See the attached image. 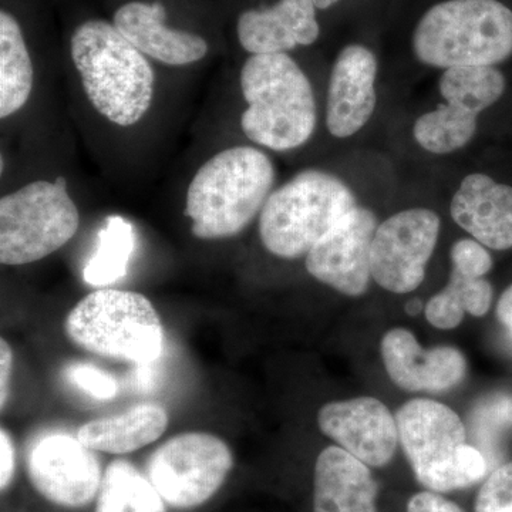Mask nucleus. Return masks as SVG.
Wrapping results in <instances>:
<instances>
[{
	"mask_svg": "<svg viewBox=\"0 0 512 512\" xmlns=\"http://www.w3.org/2000/svg\"><path fill=\"white\" fill-rule=\"evenodd\" d=\"M404 311L409 313L410 316H417L421 311H424V306L419 299H412V301L406 303Z\"/></svg>",
	"mask_w": 512,
	"mask_h": 512,
	"instance_id": "nucleus-36",
	"label": "nucleus"
},
{
	"mask_svg": "<svg viewBox=\"0 0 512 512\" xmlns=\"http://www.w3.org/2000/svg\"><path fill=\"white\" fill-rule=\"evenodd\" d=\"M356 208L355 195L338 177L302 171L269 195L259 214V235L272 255L301 258Z\"/></svg>",
	"mask_w": 512,
	"mask_h": 512,
	"instance_id": "nucleus-5",
	"label": "nucleus"
},
{
	"mask_svg": "<svg viewBox=\"0 0 512 512\" xmlns=\"http://www.w3.org/2000/svg\"><path fill=\"white\" fill-rule=\"evenodd\" d=\"M392 382L407 392H447L463 382L467 360L451 346L423 349L410 330H390L380 345Z\"/></svg>",
	"mask_w": 512,
	"mask_h": 512,
	"instance_id": "nucleus-16",
	"label": "nucleus"
},
{
	"mask_svg": "<svg viewBox=\"0 0 512 512\" xmlns=\"http://www.w3.org/2000/svg\"><path fill=\"white\" fill-rule=\"evenodd\" d=\"M407 512H463V510L439 494L420 493L410 498Z\"/></svg>",
	"mask_w": 512,
	"mask_h": 512,
	"instance_id": "nucleus-31",
	"label": "nucleus"
},
{
	"mask_svg": "<svg viewBox=\"0 0 512 512\" xmlns=\"http://www.w3.org/2000/svg\"><path fill=\"white\" fill-rule=\"evenodd\" d=\"M476 512H512V461L487 478L477 495Z\"/></svg>",
	"mask_w": 512,
	"mask_h": 512,
	"instance_id": "nucleus-28",
	"label": "nucleus"
},
{
	"mask_svg": "<svg viewBox=\"0 0 512 512\" xmlns=\"http://www.w3.org/2000/svg\"><path fill=\"white\" fill-rule=\"evenodd\" d=\"M451 272L464 278H484L493 268V258L476 239H460L450 251Z\"/></svg>",
	"mask_w": 512,
	"mask_h": 512,
	"instance_id": "nucleus-27",
	"label": "nucleus"
},
{
	"mask_svg": "<svg viewBox=\"0 0 512 512\" xmlns=\"http://www.w3.org/2000/svg\"><path fill=\"white\" fill-rule=\"evenodd\" d=\"M136 248V232L131 222L121 215H110L97 234V247L83 269L86 284L107 288L127 274L128 264Z\"/></svg>",
	"mask_w": 512,
	"mask_h": 512,
	"instance_id": "nucleus-23",
	"label": "nucleus"
},
{
	"mask_svg": "<svg viewBox=\"0 0 512 512\" xmlns=\"http://www.w3.org/2000/svg\"><path fill=\"white\" fill-rule=\"evenodd\" d=\"M463 305L447 288L434 295L424 306V315L430 325L441 330L457 328L464 319Z\"/></svg>",
	"mask_w": 512,
	"mask_h": 512,
	"instance_id": "nucleus-30",
	"label": "nucleus"
},
{
	"mask_svg": "<svg viewBox=\"0 0 512 512\" xmlns=\"http://www.w3.org/2000/svg\"><path fill=\"white\" fill-rule=\"evenodd\" d=\"M13 353L9 343L2 339L0 342V402L5 406L8 399L10 372H12Z\"/></svg>",
	"mask_w": 512,
	"mask_h": 512,
	"instance_id": "nucleus-33",
	"label": "nucleus"
},
{
	"mask_svg": "<svg viewBox=\"0 0 512 512\" xmlns=\"http://www.w3.org/2000/svg\"><path fill=\"white\" fill-rule=\"evenodd\" d=\"M477 114L456 104L441 103L417 119L413 127L414 140L431 154H451L466 147L477 131Z\"/></svg>",
	"mask_w": 512,
	"mask_h": 512,
	"instance_id": "nucleus-24",
	"label": "nucleus"
},
{
	"mask_svg": "<svg viewBox=\"0 0 512 512\" xmlns=\"http://www.w3.org/2000/svg\"><path fill=\"white\" fill-rule=\"evenodd\" d=\"M111 22L151 62L187 67L210 56L217 18L204 0H116Z\"/></svg>",
	"mask_w": 512,
	"mask_h": 512,
	"instance_id": "nucleus-8",
	"label": "nucleus"
},
{
	"mask_svg": "<svg viewBox=\"0 0 512 512\" xmlns=\"http://www.w3.org/2000/svg\"><path fill=\"white\" fill-rule=\"evenodd\" d=\"M377 59L362 45L340 50L330 73L326 124L336 138L362 130L376 109Z\"/></svg>",
	"mask_w": 512,
	"mask_h": 512,
	"instance_id": "nucleus-17",
	"label": "nucleus"
},
{
	"mask_svg": "<svg viewBox=\"0 0 512 512\" xmlns=\"http://www.w3.org/2000/svg\"><path fill=\"white\" fill-rule=\"evenodd\" d=\"M239 84L247 104L241 128L255 146L284 153L311 140L318 123L315 94L289 53L248 56Z\"/></svg>",
	"mask_w": 512,
	"mask_h": 512,
	"instance_id": "nucleus-3",
	"label": "nucleus"
},
{
	"mask_svg": "<svg viewBox=\"0 0 512 512\" xmlns=\"http://www.w3.org/2000/svg\"><path fill=\"white\" fill-rule=\"evenodd\" d=\"M446 103L480 116L505 92V77L495 67H454L444 70L439 84Z\"/></svg>",
	"mask_w": 512,
	"mask_h": 512,
	"instance_id": "nucleus-25",
	"label": "nucleus"
},
{
	"mask_svg": "<svg viewBox=\"0 0 512 512\" xmlns=\"http://www.w3.org/2000/svg\"><path fill=\"white\" fill-rule=\"evenodd\" d=\"M497 318L512 335V285L505 289L498 301Z\"/></svg>",
	"mask_w": 512,
	"mask_h": 512,
	"instance_id": "nucleus-34",
	"label": "nucleus"
},
{
	"mask_svg": "<svg viewBox=\"0 0 512 512\" xmlns=\"http://www.w3.org/2000/svg\"><path fill=\"white\" fill-rule=\"evenodd\" d=\"M168 414L158 404H138L126 413L83 424L77 439L94 451L109 454L133 453L163 436Z\"/></svg>",
	"mask_w": 512,
	"mask_h": 512,
	"instance_id": "nucleus-21",
	"label": "nucleus"
},
{
	"mask_svg": "<svg viewBox=\"0 0 512 512\" xmlns=\"http://www.w3.org/2000/svg\"><path fill=\"white\" fill-rule=\"evenodd\" d=\"M377 218L357 207L306 255L313 278L346 296H362L369 288L372 242Z\"/></svg>",
	"mask_w": 512,
	"mask_h": 512,
	"instance_id": "nucleus-13",
	"label": "nucleus"
},
{
	"mask_svg": "<svg viewBox=\"0 0 512 512\" xmlns=\"http://www.w3.org/2000/svg\"><path fill=\"white\" fill-rule=\"evenodd\" d=\"M441 221L436 212L412 208L397 212L377 227L370 268L376 284L386 291H416L439 241Z\"/></svg>",
	"mask_w": 512,
	"mask_h": 512,
	"instance_id": "nucleus-11",
	"label": "nucleus"
},
{
	"mask_svg": "<svg viewBox=\"0 0 512 512\" xmlns=\"http://www.w3.org/2000/svg\"><path fill=\"white\" fill-rule=\"evenodd\" d=\"M66 379L94 399L110 400L119 392L116 379L99 367L74 363L67 367Z\"/></svg>",
	"mask_w": 512,
	"mask_h": 512,
	"instance_id": "nucleus-29",
	"label": "nucleus"
},
{
	"mask_svg": "<svg viewBox=\"0 0 512 512\" xmlns=\"http://www.w3.org/2000/svg\"><path fill=\"white\" fill-rule=\"evenodd\" d=\"M234 466L225 441L207 433H184L165 441L151 454L147 477L174 508L207 503Z\"/></svg>",
	"mask_w": 512,
	"mask_h": 512,
	"instance_id": "nucleus-10",
	"label": "nucleus"
},
{
	"mask_svg": "<svg viewBox=\"0 0 512 512\" xmlns=\"http://www.w3.org/2000/svg\"><path fill=\"white\" fill-rule=\"evenodd\" d=\"M451 217L485 248H512V187L485 174L461 181L450 205Z\"/></svg>",
	"mask_w": 512,
	"mask_h": 512,
	"instance_id": "nucleus-18",
	"label": "nucleus"
},
{
	"mask_svg": "<svg viewBox=\"0 0 512 512\" xmlns=\"http://www.w3.org/2000/svg\"><path fill=\"white\" fill-rule=\"evenodd\" d=\"M26 468L37 493L66 508L92 503L103 480L94 450L67 433L37 437L28 448Z\"/></svg>",
	"mask_w": 512,
	"mask_h": 512,
	"instance_id": "nucleus-12",
	"label": "nucleus"
},
{
	"mask_svg": "<svg viewBox=\"0 0 512 512\" xmlns=\"http://www.w3.org/2000/svg\"><path fill=\"white\" fill-rule=\"evenodd\" d=\"M412 45L427 66L494 67L512 55V10L500 0H444L421 16Z\"/></svg>",
	"mask_w": 512,
	"mask_h": 512,
	"instance_id": "nucleus-4",
	"label": "nucleus"
},
{
	"mask_svg": "<svg viewBox=\"0 0 512 512\" xmlns=\"http://www.w3.org/2000/svg\"><path fill=\"white\" fill-rule=\"evenodd\" d=\"M396 423L414 476L429 490H460L487 474L483 453L468 446L463 420L446 404L412 400L400 407Z\"/></svg>",
	"mask_w": 512,
	"mask_h": 512,
	"instance_id": "nucleus-6",
	"label": "nucleus"
},
{
	"mask_svg": "<svg viewBox=\"0 0 512 512\" xmlns=\"http://www.w3.org/2000/svg\"><path fill=\"white\" fill-rule=\"evenodd\" d=\"M313 2H315L316 8H318V10H328L332 8V6H335L339 0H313Z\"/></svg>",
	"mask_w": 512,
	"mask_h": 512,
	"instance_id": "nucleus-37",
	"label": "nucleus"
},
{
	"mask_svg": "<svg viewBox=\"0 0 512 512\" xmlns=\"http://www.w3.org/2000/svg\"><path fill=\"white\" fill-rule=\"evenodd\" d=\"M79 227V208L64 178L32 181L0 200V262L42 261L63 248Z\"/></svg>",
	"mask_w": 512,
	"mask_h": 512,
	"instance_id": "nucleus-9",
	"label": "nucleus"
},
{
	"mask_svg": "<svg viewBox=\"0 0 512 512\" xmlns=\"http://www.w3.org/2000/svg\"><path fill=\"white\" fill-rule=\"evenodd\" d=\"M35 84L28 30L15 8L0 9V117L9 119L26 106Z\"/></svg>",
	"mask_w": 512,
	"mask_h": 512,
	"instance_id": "nucleus-20",
	"label": "nucleus"
},
{
	"mask_svg": "<svg viewBox=\"0 0 512 512\" xmlns=\"http://www.w3.org/2000/svg\"><path fill=\"white\" fill-rule=\"evenodd\" d=\"M69 55L93 109L117 127L146 117L156 94L153 63L110 19L87 18L69 35Z\"/></svg>",
	"mask_w": 512,
	"mask_h": 512,
	"instance_id": "nucleus-1",
	"label": "nucleus"
},
{
	"mask_svg": "<svg viewBox=\"0 0 512 512\" xmlns=\"http://www.w3.org/2000/svg\"><path fill=\"white\" fill-rule=\"evenodd\" d=\"M313 512H376L377 485L365 463L342 447L319 454Z\"/></svg>",
	"mask_w": 512,
	"mask_h": 512,
	"instance_id": "nucleus-19",
	"label": "nucleus"
},
{
	"mask_svg": "<svg viewBox=\"0 0 512 512\" xmlns=\"http://www.w3.org/2000/svg\"><path fill=\"white\" fill-rule=\"evenodd\" d=\"M318 423L325 436L370 467L386 466L399 443L396 419L375 397L326 404Z\"/></svg>",
	"mask_w": 512,
	"mask_h": 512,
	"instance_id": "nucleus-15",
	"label": "nucleus"
},
{
	"mask_svg": "<svg viewBox=\"0 0 512 512\" xmlns=\"http://www.w3.org/2000/svg\"><path fill=\"white\" fill-rule=\"evenodd\" d=\"M153 483L126 460L111 461L101 480L96 512H167Z\"/></svg>",
	"mask_w": 512,
	"mask_h": 512,
	"instance_id": "nucleus-22",
	"label": "nucleus"
},
{
	"mask_svg": "<svg viewBox=\"0 0 512 512\" xmlns=\"http://www.w3.org/2000/svg\"><path fill=\"white\" fill-rule=\"evenodd\" d=\"M239 47L252 55H279L316 43L320 36L313 0H272L247 5L234 19Z\"/></svg>",
	"mask_w": 512,
	"mask_h": 512,
	"instance_id": "nucleus-14",
	"label": "nucleus"
},
{
	"mask_svg": "<svg viewBox=\"0 0 512 512\" xmlns=\"http://www.w3.org/2000/svg\"><path fill=\"white\" fill-rule=\"evenodd\" d=\"M153 363L147 365H137L136 373H134V382L140 390H150L154 384V370L151 369Z\"/></svg>",
	"mask_w": 512,
	"mask_h": 512,
	"instance_id": "nucleus-35",
	"label": "nucleus"
},
{
	"mask_svg": "<svg viewBox=\"0 0 512 512\" xmlns=\"http://www.w3.org/2000/svg\"><path fill=\"white\" fill-rule=\"evenodd\" d=\"M16 453L8 431H0V487L6 490L15 476Z\"/></svg>",
	"mask_w": 512,
	"mask_h": 512,
	"instance_id": "nucleus-32",
	"label": "nucleus"
},
{
	"mask_svg": "<svg viewBox=\"0 0 512 512\" xmlns=\"http://www.w3.org/2000/svg\"><path fill=\"white\" fill-rule=\"evenodd\" d=\"M448 291L457 296L464 311L476 318H483L493 303V286L485 278L470 279L451 272Z\"/></svg>",
	"mask_w": 512,
	"mask_h": 512,
	"instance_id": "nucleus-26",
	"label": "nucleus"
},
{
	"mask_svg": "<svg viewBox=\"0 0 512 512\" xmlns=\"http://www.w3.org/2000/svg\"><path fill=\"white\" fill-rule=\"evenodd\" d=\"M275 177L271 158L259 148L218 151L188 184L184 212L192 235L204 241L237 237L261 214Z\"/></svg>",
	"mask_w": 512,
	"mask_h": 512,
	"instance_id": "nucleus-2",
	"label": "nucleus"
},
{
	"mask_svg": "<svg viewBox=\"0 0 512 512\" xmlns=\"http://www.w3.org/2000/svg\"><path fill=\"white\" fill-rule=\"evenodd\" d=\"M64 330L79 348L136 366L157 362L164 350L160 316L137 292L97 289L74 306Z\"/></svg>",
	"mask_w": 512,
	"mask_h": 512,
	"instance_id": "nucleus-7",
	"label": "nucleus"
}]
</instances>
